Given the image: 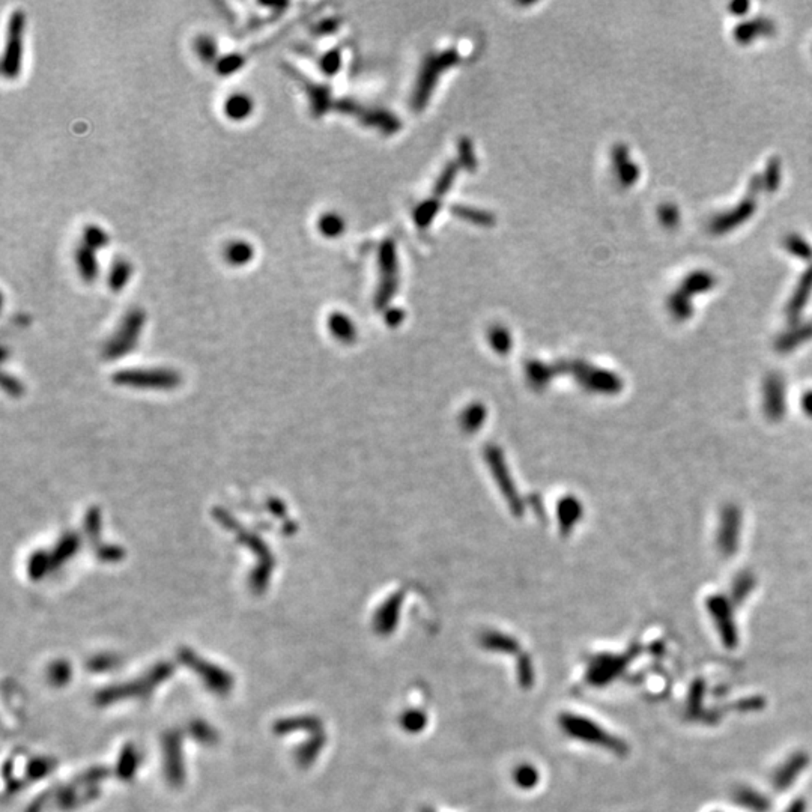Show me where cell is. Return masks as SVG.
Returning <instances> with one entry per match:
<instances>
[{"label":"cell","instance_id":"2","mask_svg":"<svg viewBox=\"0 0 812 812\" xmlns=\"http://www.w3.org/2000/svg\"><path fill=\"white\" fill-rule=\"evenodd\" d=\"M26 33V14L21 10L11 12L8 20L5 50L2 56V76L8 80H15L21 73L23 48Z\"/></svg>","mask_w":812,"mask_h":812},{"label":"cell","instance_id":"5","mask_svg":"<svg viewBox=\"0 0 812 812\" xmlns=\"http://www.w3.org/2000/svg\"><path fill=\"white\" fill-rule=\"evenodd\" d=\"M254 112V100L245 92H232L226 96L223 103L224 116L232 122H244Z\"/></svg>","mask_w":812,"mask_h":812},{"label":"cell","instance_id":"21","mask_svg":"<svg viewBox=\"0 0 812 812\" xmlns=\"http://www.w3.org/2000/svg\"><path fill=\"white\" fill-rule=\"evenodd\" d=\"M788 249L793 253H796L797 256H802V258H809L811 256L809 245L803 242L802 240H799V238H793V240L788 241Z\"/></svg>","mask_w":812,"mask_h":812},{"label":"cell","instance_id":"11","mask_svg":"<svg viewBox=\"0 0 812 812\" xmlns=\"http://www.w3.org/2000/svg\"><path fill=\"white\" fill-rule=\"evenodd\" d=\"M194 51L203 64H217L218 59L222 58L218 55L217 39L209 33H202L194 39Z\"/></svg>","mask_w":812,"mask_h":812},{"label":"cell","instance_id":"15","mask_svg":"<svg viewBox=\"0 0 812 812\" xmlns=\"http://www.w3.org/2000/svg\"><path fill=\"white\" fill-rule=\"evenodd\" d=\"M245 60L240 53H229L218 59L215 64V69L220 76H232L244 67Z\"/></svg>","mask_w":812,"mask_h":812},{"label":"cell","instance_id":"17","mask_svg":"<svg viewBox=\"0 0 812 812\" xmlns=\"http://www.w3.org/2000/svg\"><path fill=\"white\" fill-rule=\"evenodd\" d=\"M319 231L325 236H335L343 231V222L335 214H324L319 220Z\"/></svg>","mask_w":812,"mask_h":812},{"label":"cell","instance_id":"10","mask_svg":"<svg viewBox=\"0 0 812 812\" xmlns=\"http://www.w3.org/2000/svg\"><path fill=\"white\" fill-rule=\"evenodd\" d=\"M132 274H134V267H132V263L130 261H127L125 258L114 259L107 276V285L110 290H113V292H122L130 283Z\"/></svg>","mask_w":812,"mask_h":812},{"label":"cell","instance_id":"16","mask_svg":"<svg viewBox=\"0 0 812 812\" xmlns=\"http://www.w3.org/2000/svg\"><path fill=\"white\" fill-rule=\"evenodd\" d=\"M752 209H754V205L751 202L743 203V205H741L736 211V213H730L727 217L716 220V222L713 223V227L716 229V231H727V227H731L732 224H737L741 222V220H745V217L751 214Z\"/></svg>","mask_w":812,"mask_h":812},{"label":"cell","instance_id":"20","mask_svg":"<svg viewBox=\"0 0 812 812\" xmlns=\"http://www.w3.org/2000/svg\"><path fill=\"white\" fill-rule=\"evenodd\" d=\"M98 557L105 563L119 561L123 558V549L119 548V546H114V545L104 546V548H101L98 551Z\"/></svg>","mask_w":812,"mask_h":812},{"label":"cell","instance_id":"1","mask_svg":"<svg viewBox=\"0 0 812 812\" xmlns=\"http://www.w3.org/2000/svg\"><path fill=\"white\" fill-rule=\"evenodd\" d=\"M146 322V315L142 308L134 307L125 313L116 331L113 333L110 340L104 346V357L116 360L127 355L128 352L136 348L140 334Z\"/></svg>","mask_w":812,"mask_h":812},{"label":"cell","instance_id":"8","mask_svg":"<svg viewBox=\"0 0 812 812\" xmlns=\"http://www.w3.org/2000/svg\"><path fill=\"white\" fill-rule=\"evenodd\" d=\"M223 258L233 268L247 267L254 259V247L245 240H233L224 245Z\"/></svg>","mask_w":812,"mask_h":812},{"label":"cell","instance_id":"12","mask_svg":"<svg viewBox=\"0 0 812 812\" xmlns=\"http://www.w3.org/2000/svg\"><path fill=\"white\" fill-rule=\"evenodd\" d=\"M82 244L98 253L110 244V235L100 224H86L82 231Z\"/></svg>","mask_w":812,"mask_h":812},{"label":"cell","instance_id":"6","mask_svg":"<svg viewBox=\"0 0 812 812\" xmlns=\"http://www.w3.org/2000/svg\"><path fill=\"white\" fill-rule=\"evenodd\" d=\"M74 262L78 276L85 283H94L100 276L98 253L91 250L85 244H78L74 250Z\"/></svg>","mask_w":812,"mask_h":812},{"label":"cell","instance_id":"18","mask_svg":"<svg viewBox=\"0 0 812 812\" xmlns=\"http://www.w3.org/2000/svg\"><path fill=\"white\" fill-rule=\"evenodd\" d=\"M85 525H86V533H87V536H89L92 542H95L96 538H100V533H101L100 509H91L89 511H87Z\"/></svg>","mask_w":812,"mask_h":812},{"label":"cell","instance_id":"9","mask_svg":"<svg viewBox=\"0 0 812 812\" xmlns=\"http://www.w3.org/2000/svg\"><path fill=\"white\" fill-rule=\"evenodd\" d=\"M78 548H80V537L76 533H67L62 536L59 543L55 546V549L48 551L51 569L55 570L60 567L64 563H67L69 558H73Z\"/></svg>","mask_w":812,"mask_h":812},{"label":"cell","instance_id":"4","mask_svg":"<svg viewBox=\"0 0 812 812\" xmlns=\"http://www.w3.org/2000/svg\"><path fill=\"white\" fill-rule=\"evenodd\" d=\"M740 534V513L736 507L725 509L722 515L718 543L723 555H732L737 548Z\"/></svg>","mask_w":812,"mask_h":812},{"label":"cell","instance_id":"19","mask_svg":"<svg viewBox=\"0 0 812 812\" xmlns=\"http://www.w3.org/2000/svg\"><path fill=\"white\" fill-rule=\"evenodd\" d=\"M811 334H812V326H806V328L803 330L799 335H796V337H794L793 334H788L787 337L781 339V342L778 343V348H779V351H788L790 348L799 345V343H802L803 340H806L808 335H811Z\"/></svg>","mask_w":812,"mask_h":812},{"label":"cell","instance_id":"13","mask_svg":"<svg viewBox=\"0 0 812 812\" xmlns=\"http://www.w3.org/2000/svg\"><path fill=\"white\" fill-rule=\"evenodd\" d=\"M50 572H53L50 552L44 549L33 552L32 557L29 558V575L32 576V579H41Z\"/></svg>","mask_w":812,"mask_h":812},{"label":"cell","instance_id":"23","mask_svg":"<svg viewBox=\"0 0 812 812\" xmlns=\"http://www.w3.org/2000/svg\"><path fill=\"white\" fill-rule=\"evenodd\" d=\"M802 408H803V411H805L808 414V416L812 417V391H809V393H806L805 396H803V399H802Z\"/></svg>","mask_w":812,"mask_h":812},{"label":"cell","instance_id":"7","mask_svg":"<svg viewBox=\"0 0 812 812\" xmlns=\"http://www.w3.org/2000/svg\"><path fill=\"white\" fill-rule=\"evenodd\" d=\"M785 391L784 384L778 376H770L766 381L764 387V403L766 412L769 414L772 418H779L784 412L785 406Z\"/></svg>","mask_w":812,"mask_h":812},{"label":"cell","instance_id":"3","mask_svg":"<svg viewBox=\"0 0 812 812\" xmlns=\"http://www.w3.org/2000/svg\"><path fill=\"white\" fill-rule=\"evenodd\" d=\"M113 381L123 387L170 390L179 385L181 376L169 369H128L114 373Z\"/></svg>","mask_w":812,"mask_h":812},{"label":"cell","instance_id":"14","mask_svg":"<svg viewBox=\"0 0 812 812\" xmlns=\"http://www.w3.org/2000/svg\"><path fill=\"white\" fill-rule=\"evenodd\" d=\"M811 288H812V270H811V274L809 276H805V277L802 279L800 285H799V290H797L796 295H794L793 299H791V303L788 306V317H790V319H796V317H797V315L800 312V308L803 307V304H805L806 298H808V295L811 292Z\"/></svg>","mask_w":812,"mask_h":812},{"label":"cell","instance_id":"22","mask_svg":"<svg viewBox=\"0 0 812 812\" xmlns=\"http://www.w3.org/2000/svg\"><path fill=\"white\" fill-rule=\"evenodd\" d=\"M3 388L12 396H19L23 391L21 384L15 378H10L8 375L3 376Z\"/></svg>","mask_w":812,"mask_h":812}]
</instances>
